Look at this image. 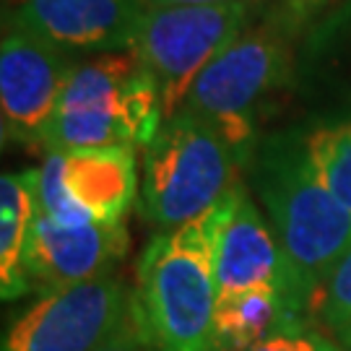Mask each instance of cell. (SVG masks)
<instances>
[{"label":"cell","instance_id":"cell-14","mask_svg":"<svg viewBox=\"0 0 351 351\" xmlns=\"http://www.w3.org/2000/svg\"><path fill=\"white\" fill-rule=\"evenodd\" d=\"M291 320H304L281 291H247L216 302L213 351H242Z\"/></svg>","mask_w":351,"mask_h":351},{"label":"cell","instance_id":"cell-10","mask_svg":"<svg viewBox=\"0 0 351 351\" xmlns=\"http://www.w3.org/2000/svg\"><path fill=\"white\" fill-rule=\"evenodd\" d=\"M213 268H216L219 300L247 291H281L297 307V313L307 315L297 300L287 258L278 247L265 216L258 211L252 195L242 182L237 185L232 208L226 213L216 239Z\"/></svg>","mask_w":351,"mask_h":351},{"label":"cell","instance_id":"cell-4","mask_svg":"<svg viewBox=\"0 0 351 351\" xmlns=\"http://www.w3.org/2000/svg\"><path fill=\"white\" fill-rule=\"evenodd\" d=\"M297 26L274 5L263 8V19H255L203 68L180 107L221 130L245 164L258 146V110L291 78Z\"/></svg>","mask_w":351,"mask_h":351},{"label":"cell","instance_id":"cell-19","mask_svg":"<svg viewBox=\"0 0 351 351\" xmlns=\"http://www.w3.org/2000/svg\"><path fill=\"white\" fill-rule=\"evenodd\" d=\"M328 0H276L274 3V8H278V11L284 13V16H289L294 24H300L302 21H307L313 13H317L323 5H326Z\"/></svg>","mask_w":351,"mask_h":351},{"label":"cell","instance_id":"cell-21","mask_svg":"<svg viewBox=\"0 0 351 351\" xmlns=\"http://www.w3.org/2000/svg\"><path fill=\"white\" fill-rule=\"evenodd\" d=\"M336 339H339L341 343H343V349H349V351H351V326L346 328V330H343L341 336H336Z\"/></svg>","mask_w":351,"mask_h":351},{"label":"cell","instance_id":"cell-16","mask_svg":"<svg viewBox=\"0 0 351 351\" xmlns=\"http://www.w3.org/2000/svg\"><path fill=\"white\" fill-rule=\"evenodd\" d=\"M313 313L333 336H341L351 326V250L341 258L336 271L326 281Z\"/></svg>","mask_w":351,"mask_h":351},{"label":"cell","instance_id":"cell-6","mask_svg":"<svg viewBox=\"0 0 351 351\" xmlns=\"http://www.w3.org/2000/svg\"><path fill=\"white\" fill-rule=\"evenodd\" d=\"M261 8L232 5H156L141 16L130 50L156 81L164 117L182 107L203 68L255 21Z\"/></svg>","mask_w":351,"mask_h":351},{"label":"cell","instance_id":"cell-18","mask_svg":"<svg viewBox=\"0 0 351 351\" xmlns=\"http://www.w3.org/2000/svg\"><path fill=\"white\" fill-rule=\"evenodd\" d=\"M97 351H151V346L146 343L143 333H141V326H138V320H136V313H133V317L128 320L125 326L114 333L112 339L107 341V343H104L101 349H97Z\"/></svg>","mask_w":351,"mask_h":351},{"label":"cell","instance_id":"cell-15","mask_svg":"<svg viewBox=\"0 0 351 351\" xmlns=\"http://www.w3.org/2000/svg\"><path fill=\"white\" fill-rule=\"evenodd\" d=\"M304 138L326 185L351 211V114L317 125Z\"/></svg>","mask_w":351,"mask_h":351},{"label":"cell","instance_id":"cell-7","mask_svg":"<svg viewBox=\"0 0 351 351\" xmlns=\"http://www.w3.org/2000/svg\"><path fill=\"white\" fill-rule=\"evenodd\" d=\"M136 313L114 274L39 294L3 333L0 351H97Z\"/></svg>","mask_w":351,"mask_h":351},{"label":"cell","instance_id":"cell-17","mask_svg":"<svg viewBox=\"0 0 351 351\" xmlns=\"http://www.w3.org/2000/svg\"><path fill=\"white\" fill-rule=\"evenodd\" d=\"M242 351H341V346L304 317L281 326L268 339Z\"/></svg>","mask_w":351,"mask_h":351},{"label":"cell","instance_id":"cell-3","mask_svg":"<svg viewBox=\"0 0 351 351\" xmlns=\"http://www.w3.org/2000/svg\"><path fill=\"white\" fill-rule=\"evenodd\" d=\"M156 81L133 50L104 52L73 65L45 151L146 149L164 125Z\"/></svg>","mask_w":351,"mask_h":351},{"label":"cell","instance_id":"cell-20","mask_svg":"<svg viewBox=\"0 0 351 351\" xmlns=\"http://www.w3.org/2000/svg\"><path fill=\"white\" fill-rule=\"evenodd\" d=\"M232 3H247L255 8H268L276 0H146L149 8H156V5H232Z\"/></svg>","mask_w":351,"mask_h":351},{"label":"cell","instance_id":"cell-1","mask_svg":"<svg viewBox=\"0 0 351 351\" xmlns=\"http://www.w3.org/2000/svg\"><path fill=\"white\" fill-rule=\"evenodd\" d=\"M252 180L294 281L297 300L313 310L330 274L351 250V211L317 172L307 138H271L252 151Z\"/></svg>","mask_w":351,"mask_h":351},{"label":"cell","instance_id":"cell-8","mask_svg":"<svg viewBox=\"0 0 351 351\" xmlns=\"http://www.w3.org/2000/svg\"><path fill=\"white\" fill-rule=\"evenodd\" d=\"M133 149L47 154L39 167V211L60 224L125 221L138 195Z\"/></svg>","mask_w":351,"mask_h":351},{"label":"cell","instance_id":"cell-12","mask_svg":"<svg viewBox=\"0 0 351 351\" xmlns=\"http://www.w3.org/2000/svg\"><path fill=\"white\" fill-rule=\"evenodd\" d=\"M146 0H19L13 21L68 52L130 50Z\"/></svg>","mask_w":351,"mask_h":351},{"label":"cell","instance_id":"cell-9","mask_svg":"<svg viewBox=\"0 0 351 351\" xmlns=\"http://www.w3.org/2000/svg\"><path fill=\"white\" fill-rule=\"evenodd\" d=\"M73 65L63 50L16 21L0 45V117L3 141L42 146L63 99Z\"/></svg>","mask_w":351,"mask_h":351},{"label":"cell","instance_id":"cell-13","mask_svg":"<svg viewBox=\"0 0 351 351\" xmlns=\"http://www.w3.org/2000/svg\"><path fill=\"white\" fill-rule=\"evenodd\" d=\"M39 211V169L8 172L0 180V294L19 300L32 291L26 250Z\"/></svg>","mask_w":351,"mask_h":351},{"label":"cell","instance_id":"cell-11","mask_svg":"<svg viewBox=\"0 0 351 351\" xmlns=\"http://www.w3.org/2000/svg\"><path fill=\"white\" fill-rule=\"evenodd\" d=\"M128 250L125 221L60 224L37 211L26 250V278L37 294L112 274Z\"/></svg>","mask_w":351,"mask_h":351},{"label":"cell","instance_id":"cell-5","mask_svg":"<svg viewBox=\"0 0 351 351\" xmlns=\"http://www.w3.org/2000/svg\"><path fill=\"white\" fill-rule=\"evenodd\" d=\"M242 156L203 117L177 110L143 149L138 208L162 232L211 211L237 185Z\"/></svg>","mask_w":351,"mask_h":351},{"label":"cell","instance_id":"cell-2","mask_svg":"<svg viewBox=\"0 0 351 351\" xmlns=\"http://www.w3.org/2000/svg\"><path fill=\"white\" fill-rule=\"evenodd\" d=\"M237 185L211 211L159 232L141 252L133 300L151 351H213L219 302L213 255Z\"/></svg>","mask_w":351,"mask_h":351}]
</instances>
